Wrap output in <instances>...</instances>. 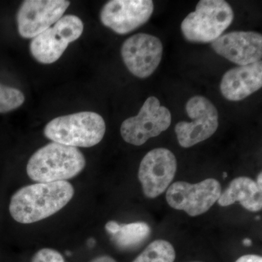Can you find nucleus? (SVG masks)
Listing matches in <instances>:
<instances>
[{"label": "nucleus", "mask_w": 262, "mask_h": 262, "mask_svg": "<svg viewBox=\"0 0 262 262\" xmlns=\"http://www.w3.org/2000/svg\"><path fill=\"white\" fill-rule=\"evenodd\" d=\"M74 194L73 186L66 181L26 186L12 196L10 215L19 223H34L59 211Z\"/></svg>", "instance_id": "1"}, {"label": "nucleus", "mask_w": 262, "mask_h": 262, "mask_svg": "<svg viewBox=\"0 0 262 262\" xmlns=\"http://www.w3.org/2000/svg\"><path fill=\"white\" fill-rule=\"evenodd\" d=\"M84 166V155L77 148L52 142L31 157L27 173L38 183L62 182L78 175Z\"/></svg>", "instance_id": "2"}, {"label": "nucleus", "mask_w": 262, "mask_h": 262, "mask_svg": "<svg viewBox=\"0 0 262 262\" xmlns=\"http://www.w3.org/2000/svg\"><path fill=\"white\" fill-rule=\"evenodd\" d=\"M106 123L101 115L92 112L56 117L48 122L44 135L53 142L72 147H92L101 142Z\"/></svg>", "instance_id": "3"}, {"label": "nucleus", "mask_w": 262, "mask_h": 262, "mask_svg": "<svg viewBox=\"0 0 262 262\" xmlns=\"http://www.w3.org/2000/svg\"><path fill=\"white\" fill-rule=\"evenodd\" d=\"M233 10L224 0H201L195 11L183 20L181 29L184 38L191 42H213L233 21Z\"/></svg>", "instance_id": "4"}, {"label": "nucleus", "mask_w": 262, "mask_h": 262, "mask_svg": "<svg viewBox=\"0 0 262 262\" xmlns=\"http://www.w3.org/2000/svg\"><path fill=\"white\" fill-rule=\"evenodd\" d=\"M84 24L75 15L62 16L53 27H50L30 42L31 54L39 63L51 64L61 58L69 45L82 35Z\"/></svg>", "instance_id": "5"}, {"label": "nucleus", "mask_w": 262, "mask_h": 262, "mask_svg": "<svg viewBox=\"0 0 262 262\" xmlns=\"http://www.w3.org/2000/svg\"><path fill=\"white\" fill-rule=\"evenodd\" d=\"M171 120L168 108L161 106L158 98L150 96L136 116L124 120L120 134L125 142L134 146L143 145L151 138L166 130Z\"/></svg>", "instance_id": "6"}, {"label": "nucleus", "mask_w": 262, "mask_h": 262, "mask_svg": "<svg viewBox=\"0 0 262 262\" xmlns=\"http://www.w3.org/2000/svg\"><path fill=\"white\" fill-rule=\"evenodd\" d=\"M222 186L215 179H207L196 184L177 182L166 192L167 203L172 208L184 211L194 217L206 213L218 201Z\"/></svg>", "instance_id": "7"}, {"label": "nucleus", "mask_w": 262, "mask_h": 262, "mask_svg": "<svg viewBox=\"0 0 262 262\" xmlns=\"http://www.w3.org/2000/svg\"><path fill=\"white\" fill-rule=\"evenodd\" d=\"M186 111L192 121L179 122L175 133L181 146L189 148L206 141L215 134L219 127V113L213 103L204 96L189 98Z\"/></svg>", "instance_id": "8"}, {"label": "nucleus", "mask_w": 262, "mask_h": 262, "mask_svg": "<svg viewBox=\"0 0 262 262\" xmlns=\"http://www.w3.org/2000/svg\"><path fill=\"white\" fill-rule=\"evenodd\" d=\"M177 160L171 151L156 148L144 157L139 169L143 192L148 198H158L168 189L175 177Z\"/></svg>", "instance_id": "9"}, {"label": "nucleus", "mask_w": 262, "mask_h": 262, "mask_svg": "<svg viewBox=\"0 0 262 262\" xmlns=\"http://www.w3.org/2000/svg\"><path fill=\"white\" fill-rule=\"evenodd\" d=\"M163 47L159 38L139 33L127 38L121 48L124 63L132 75L147 78L154 73L161 61Z\"/></svg>", "instance_id": "10"}, {"label": "nucleus", "mask_w": 262, "mask_h": 262, "mask_svg": "<svg viewBox=\"0 0 262 262\" xmlns=\"http://www.w3.org/2000/svg\"><path fill=\"white\" fill-rule=\"evenodd\" d=\"M70 5L67 0H27L18 13L17 24L20 37L33 39L49 29L64 14Z\"/></svg>", "instance_id": "11"}, {"label": "nucleus", "mask_w": 262, "mask_h": 262, "mask_svg": "<svg viewBox=\"0 0 262 262\" xmlns=\"http://www.w3.org/2000/svg\"><path fill=\"white\" fill-rule=\"evenodd\" d=\"M153 11L151 0H112L103 5L100 19L117 34H126L146 24Z\"/></svg>", "instance_id": "12"}, {"label": "nucleus", "mask_w": 262, "mask_h": 262, "mask_svg": "<svg viewBox=\"0 0 262 262\" xmlns=\"http://www.w3.org/2000/svg\"><path fill=\"white\" fill-rule=\"evenodd\" d=\"M213 51L229 61L245 66L259 61L262 57V36L256 32H232L211 42Z\"/></svg>", "instance_id": "13"}, {"label": "nucleus", "mask_w": 262, "mask_h": 262, "mask_svg": "<svg viewBox=\"0 0 262 262\" xmlns=\"http://www.w3.org/2000/svg\"><path fill=\"white\" fill-rule=\"evenodd\" d=\"M262 62L238 66L227 71L222 77L220 91L231 101H242L261 89Z\"/></svg>", "instance_id": "14"}, {"label": "nucleus", "mask_w": 262, "mask_h": 262, "mask_svg": "<svg viewBox=\"0 0 262 262\" xmlns=\"http://www.w3.org/2000/svg\"><path fill=\"white\" fill-rule=\"evenodd\" d=\"M262 190L249 177L234 179L218 200L220 206L227 207L239 202L245 209L258 212L262 209Z\"/></svg>", "instance_id": "15"}, {"label": "nucleus", "mask_w": 262, "mask_h": 262, "mask_svg": "<svg viewBox=\"0 0 262 262\" xmlns=\"http://www.w3.org/2000/svg\"><path fill=\"white\" fill-rule=\"evenodd\" d=\"M150 233L151 228L148 224L138 222L120 225L118 232L112 237L114 243L119 248L127 249L139 246L148 238Z\"/></svg>", "instance_id": "16"}, {"label": "nucleus", "mask_w": 262, "mask_h": 262, "mask_svg": "<svg viewBox=\"0 0 262 262\" xmlns=\"http://www.w3.org/2000/svg\"><path fill=\"white\" fill-rule=\"evenodd\" d=\"M176 251L168 241L157 239L149 245L133 262H173Z\"/></svg>", "instance_id": "17"}, {"label": "nucleus", "mask_w": 262, "mask_h": 262, "mask_svg": "<svg viewBox=\"0 0 262 262\" xmlns=\"http://www.w3.org/2000/svg\"><path fill=\"white\" fill-rule=\"evenodd\" d=\"M25 96L20 90L0 83V113H7L20 107Z\"/></svg>", "instance_id": "18"}, {"label": "nucleus", "mask_w": 262, "mask_h": 262, "mask_svg": "<svg viewBox=\"0 0 262 262\" xmlns=\"http://www.w3.org/2000/svg\"><path fill=\"white\" fill-rule=\"evenodd\" d=\"M32 262H65L61 253L51 248H43L34 256Z\"/></svg>", "instance_id": "19"}, {"label": "nucleus", "mask_w": 262, "mask_h": 262, "mask_svg": "<svg viewBox=\"0 0 262 262\" xmlns=\"http://www.w3.org/2000/svg\"><path fill=\"white\" fill-rule=\"evenodd\" d=\"M235 262H262V257L258 255H244L239 257Z\"/></svg>", "instance_id": "20"}, {"label": "nucleus", "mask_w": 262, "mask_h": 262, "mask_svg": "<svg viewBox=\"0 0 262 262\" xmlns=\"http://www.w3.org/2000/svg\"><path fill=\"white\" fill-rule=\"evenodd\" d=\"M120 224L117 223L115 221H110L108 223H106L105 226L106 230L107 231L108 233L113 236L114 234L117 233L118 232L119 229H120Z\"/></svg>", "instance_id": "21"}, {"label": "nucleus", "mask_w": 262, "mask_h": 262, "mask_svg": "<svg viewBox=\"0 0 262 262\" xmlns=\"http://www.w3.org/2000/svg\"><path fill=\"white\" fill-rule=\"evenodd\" d=\"M91 262H117L112 258L111 256H98V257L94 258Z\"/></svg>", "instance_id": "22"}, {"label": "nucleus", "mask_w": 262, "mask_h": 262, "mask_svg": "<svg viewBox=\"0 0 262 262\" xmlns=\"http://www.w3.org/2000/svg\"><path fill=\"white\" fill-rule=\"evenodd\" d=\"M262 173L261 172L258 175L257 177V181H256V184H257L258 189H260V190H262Z\"/></svg>", "instance_id": "23"}, {"label": "nucleus", "mask_w": 262, "mask_h": 262, "mask_svg": "<svg viewBox=\"0 0 262 262\" xmlns=\"http://www.w3.org/2000/svg\"><path fill=\"white\" fill-rule=\"evenodd\" d=\"M243 244H244V246H250L252 245V241H251V239L246 238L243 241Z\"/></svg>", "instance_id": "24"}, {"label": "nucleus", "mask_w": 262, "mask_h": 262, "mask_svg": "<svg viewBox=\"0 0 262 262\" xmlns=\"http://www.w3.org/2000/svg\"><path fill=\"white\" fill-rule=\"evenodd\" d=\"M95 243H96L95 239L91 238L88 241V245H89V247H93L95 245Z\"/></svg>", "instance_id": "25"}, {"label": "nucleus", "mask_w": 262, "mask_h": 262, "mask_svg": "<svg viewBox=\"0 0 262 262\" xmlns=\"http://www.w3.org/2000/svg\"><path fill=\"white\" fill-rule=\"evenodd\" d=\"M223 177H224V178H225H225H227V173H226V172H225V173H224V174H223Z\"/></svg>", "instance_id": "26"}, {"label": "nucleus", "mask_w": 262, "mask_h": 262, "mask_svg": "<svg viewBox=\"0 0 262 262\" xmlns=\"http://www.w3.org/2000/svg\"><path fill=\"white\" fill-rule=\"evenodd\" d=\"M193 262H201V261H193Z\"/></svg>", "instance_id": "27"}]
</instances>
